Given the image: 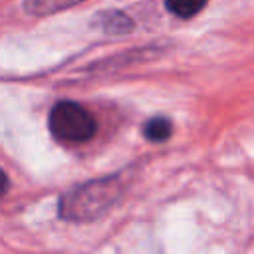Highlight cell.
<instances>
[{"instance_id":"cell-3","label":"cell","mask_w":254,"mask_h":254,"mask_svg":"<svg viewBox=\"0 0 254 254\" xmlns=\"http://www.w3.org/2000/svg\"><path fill=\"white\" fill-rule=\"evenodd\" d=\"M93 24L105 32V34H129L133 30V20L119 12V10H105V12H99L97 18L93 20Z\"/></svg>"},{"instance_id":"cell-5","label":"cell","mask_w":254,"mask_h":254,"mask_svg":"<svg viewBox=\"0 0 254 254\" xmlns=\"http://www.w3.org/2000/svg\"><path fill=\"white\" fill-rule=\"evenodd\" d=\"M143 135L147 141H153V143H163L167 141L171 135H173V123L171 119L167 117H151L145 125H143Z\"/></svg>"},{"instance_id":"cell-4","label":"cell","mask_w":254,"mask_h":254,"mask_svg":"<svg viewBox=\"0 0 254 254\" xmlns=\"http://www.w3.org/2000/svg\"><path fill=\"white\" fill-rule=\"evenodd\" d=\"M85 0H24V10L32 16H48L54 12L67 10Z\"/></svg>"},{"instance_id":"cell-1","label":"cell","mask_w":254,"mask_h":254,"mask_svg":"<svg viewBox=\"0 0 254 254\" xmlns=\"http://www.w3.org/2000/svg\"><path fill=\"white\" fill-rule=\"evenodd\" d=\"M117 177H101L81 183L60 196V216L69 222H91L103 216L121 196Z\"/></svg>"},{"instance_id":"cell-2","label":"cell","mask_w":254,"mask_h":254,"mask_svg":"<svg viewBox=\"0 0 254 254\" xmlns=\"http://www.w3.org/2000/svg\"><path fill=\"white\" fill-rule=\"evenodd\" d=\"M48 127L52 135L62 143H85L97 131L93 115L75 101L56 103L50 111Z\"/></svg>"},{"instance_id":"cell-7","label":"cell","mask_w":254,"mask_h":254,"mask_svg":"<svg viewBox=\"0 0 254 254\" xmlns=\"http://www.w3.org/2000/svg\"><path fill=\"white\" fill-rule=\"evenodd\" d=\"M6 190H8V177H6L4 171L0 169V196H4Z\"/></svg>"},{"instance_id":"cell-6","label":"cell","mask_w":254,"mask_h":254,"mask_svg":"<svg viewBox=\"0 0 254 254\" xmlns=\"http://www.w3.org/2000/svg\"><path fill=\"white\" fill-rule=\"evenodd\" d=\"M206 6V0H165V8L179 18H192Z\"/></svg>"}]
</instances>
